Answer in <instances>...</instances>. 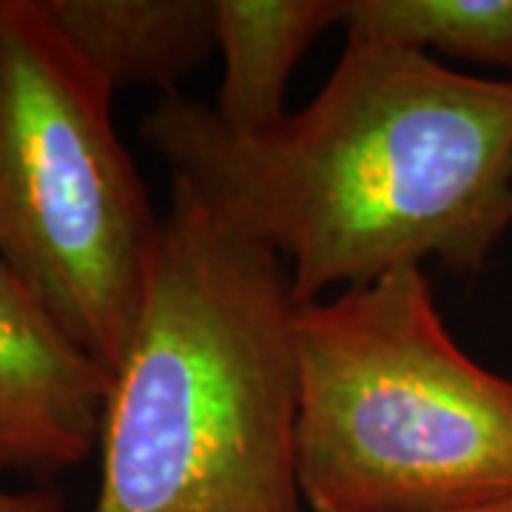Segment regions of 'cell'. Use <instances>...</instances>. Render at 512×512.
<instances>
[{
  "instance_id": "6da1fadb",
  "label": "cell",
  "mask_w": 512,
  "mask_h": 512,
  "mask_svg": "<svg viewBox=\"0 0 512 512\" xmlns=\"http://www.w3.org/2000/svg\"><path fill=\"white\" fill-rule=\"evenodd\" d=\"M171 180L291 271L299 305L436 259L476 271L512 225V80L350 43L302 111L237 134L165 94L143 120Z\"/></svg>"
},
{
  "instance_id": "7a4b0ae2",
  "label": "cell",
  "mask_w": 512,
  "mask_h": 512,
  "mask_svg": "<svg viewBox=\"0 0 512 512\" xmlns=\"http://www.w3.org/2000/svg\"><path fill=\"white\" fill-rule=\"evenodd\" d=\"M288 265L171 180L92 512H302Z\"/></svg>"
},
{
  "instance_id": "3957f363",
  "label": "cell",
  "mask_w": 512,
  "mask_h": 512,
  "mask_svg": "<svg viewBox=\"0 0 512 512\" xmlns=\"http://www.w3.org/2000/svg\"><path fill=\"white\" fill-rule=\"evenodd\" d=\"M293 339L313 512H458L512 495V379L458 348L421 268L299 305Z\"/></svg>"
},
{
  "instance_id": "277c9868",
  "label": "cell",
  "mask_w": 512,
  "mask_h": 512,
  "mask_svg": "<svg viewBox=\"0 0 512 512\" xmlns=\"http://www.w3.org/2000/svg\"><path fill=\"white\" fill-rule=\"evenodd\" d=\"M114 89L43 0H0V254L106 370L126 356L160 225Z\"/></svg>"
},
{
  "instance_id": "5b68a950",
  "label": "cell",
  "mask_w": 512,
  "mask_h": 512,
  "mask_svg": "<svg viewBox=\"0 0 512 512\" xmlns=\"http://www.w3.org/2000/svg\"><path fill=\"white\" fill-rule=\"evenodd\" d=\"M111 370L60 328L0 254V476L49 481L100 444Z\"/></svg>"
},
{
  "instance_id": "8992f818",
  "label": "cell",
  "mask_w": 512,
  "mask_h": 512,
  "mask_svg": "<svg viewBox=\"0 0 512 512\" xmlns=\"http://www.w3.org/2000/svg\"><path fill=\"white\" fill-rule=\"evenodd\" d=\"M57 29L111 89L174 94L217 49V0H43Z\"/></svg>"
},
{
  "instance_id": "52a82bcc",
  "label": "cell",
  "mask_w": 512,
  "mask_h": 512,
  "mask_svg": "<svg viewBox=\"0 0 512 512\" xmlns=\"http://www.w3.org/2000/svg\"><path fill=\"white\" fill-rule=\"evenodd\" d=\"M345 0H217L222 80L217 111L237 134H259L288 117L293 69L322 32L342 26Z\"/></svg>"
},
{
  "instance_id": "ba28073f",
  "label": "cell",
  "mask_w": 512,
  "mask_h": 512,
  "mask_svg": "<svg viewBox=\"0 0 512 512\" xmlns=\"http://www.w3.org/2000/svg\"><path fill=\"white\" fill-rule=\"evenodd\" d=\"M342 29L350 43L512 69V0H345Z\"/></svg>"
},
{
  "instance_id": "9c48e42d",
  "label": "cell",
  "mask_w": 512,
  "mask_h": 512,
  "mask_svg": "<svg viewBox=\"0 0 512 512\" xmlns=\"http://www.w3.org/2000/svg\"><path fill=\"white\" fill-rule=\"evenodd\" d=\"M63 495L55 487L32 490H3L0 487V512H63Z\"/></svg>"
},
{
  "instance_id": "30bf717a",
  "label": "cell",
  "mask_w": 512,
  "mask_h": 512,
  "mask_svg": "<svg viewBox=\"0 0 512 512\" xmlns=\"http://www.w3.org/2000/svg\"><path fill=\"white\" fill-rule=\"evenodd\" d=\"M458 512H512V495H507V498H498V501H490V504H481V507H470V510H458Z\"/></svg>"
}]
</instances>
